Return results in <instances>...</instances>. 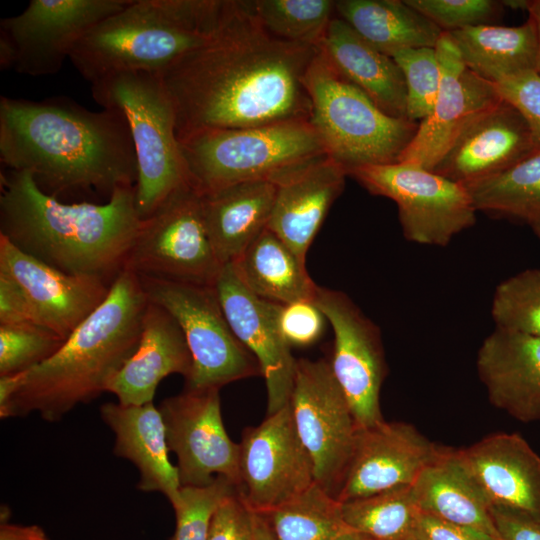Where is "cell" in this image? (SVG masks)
Instances as JSON below:
<instances>
[{"label":"cell","mask_w":540,"mask_h":540,"mask_svg":"<svg viewBox=\"0 0 540 540\" xmlns=\"http://www.w3.org/2000/svg\"><path fill=\"white\" fill-rule=\"evenodd\" d=\"M462 185L477 211L530 225L540 219V150L504 171Z\"/></svg>","instance_id":"836d02e7"},{"label":"cell","mask_w":540,"mask_h":540,"mask_svg":"<svg viewBox=\"0 0 540 540\" xmlns=\"http://www.w3.org/2000/svg\"><path fill=\"white\" fill-rule=\"evenodd\" d=\"M335 13L358 35L386 55L435 48L443 31L405 0H339Z\"/></svg>","instance_id":"4dcf8cb0"},{"label":"cell","mask_w":540,"mask_h":540,"mask_svg":"<svg viewBox=\"0 0 540 540\" xmlns=\"http://www.w3.org/2000/svg\"><path fill=\"white\" fill-rule=\"evenodd\" d=\"M441 449L407 423L383 421L359 429L335 499L342 503L410 486Z\"/></svg>","instance_id":"d6986e66"},{"label":"cell","mask_w":540,"mask_h":540,"mask_svg":"<svg viewBox=\"0 0 540 540\" xmlns=\"http://www.w3.org/2000/svg\"><path fill=\"white\" fill-rule=\"evenodd\" d=\"M476 367L493 406L529 423L540 419V337L495 327Z\"/></svg>","instance_id":"603a6c76"},{"label":"cell","mask_w":540,"mask_h":540,"mask_svg":"<svg viewBox=\"0 0 540 540\" xmlns=\"http://www.w3.org/2000/svg\"><path fill=\"white\" fill-rule=\"evenodd\" d=\"M340 507L348 526L370 540L414 537L422 513L411 485L340 502Z\"/></svg>","instance_id":"e575fe53"},{"label":"cell","mask_w":540,"mask_h":540,"mask_svg":"<svg viewBox=\"0 0 540 540\" xmlns=\"http://www.w3.org/2000/svg\"><path fill=\"white\" fill-rule=\"evenodd\" d=\"M346 170L323 155L278 179L267 228L302 260L330 207L342 193Z\"/></svg>","instance_id":"cb8c5ba5"},{"label":"cell","mask_w":540,"mask_h":540,"mask_svg":"<svg viewBox=\"0 0 540 540\" xmlns=\"http://www.w3.org/2000/svg\"><path fill=\"white\" fill-rule=\"evenodd\" d=\"M407 90L406 118L419 123L431 112L441 83V67L435 48H409L392 56Z\"/></svg>","instance_id":"74e56055"},{"label":"cell","mask_w":540,"mask_h":540,"mask_svg":"<svg viewBox=\"0 0 540 540\" xmlns=\"http://www.w3.org/2000/svg\"><path fill=\"white\" fill-rule=\"evenodd\" d=\"M318 50L270 34L252 1L225 0L210 36L157 73L174 107L178 141L209 129L310 119L303 77Z\"/></svg>","instance_id":"6da1fadb"},{"label":"cell","mask_w":540,"mask_h":540,"mask_svg":"<svg viewBox=\"0 0 540 540\" xmlns=\"http://www.w3.org/2000/svg\"><path fill=\"white\" fill-rule=\"evenodd\" d=\"M529 17L533 20L538 37V58L536 72L540 74V0L530 1L528 9Z\"/></svg>","instance_id":"f907efd6"},{"label":"cell","mask_w":540,"mask_h":540,"mask_svg":"<svg viewBox=\"0 0 540 540\" xmlns=\"http://www.w3.org/2000/svg\"><path fill=\"white\" fill-rule=\"evenodd\" d=\"M310 121L327 156L348 175L354 168L398 162L418 128L416 122L382 111L360 88L318 53L303 77Z\"/></svg>","instance_id":"52a82bcc"},{"label":"cell","mask_w":540,"mask_h":540,"mask_svg":"<svg viewBox=\"0 0 540 540\" xmlns=\"http://www.w3.org/2000/svg\"><path fill=\"white\" fill-rule=\"evenodd\" d=\"M491 317L497 328L540 337V269H526L500 282Z\"/></svg>","instance_id":"8d00e7d4"},{"label":"cell","mask_w":540,"mask_h":540,"mask_svg":"<svg viewBox=\"0 0 540 540\" xmlns=\"http://www.w3.org/2000/svg\"><path fill=\"white\" fill-rule=\"evenodd\" d=\"M417 540H500L484 532L421 513L414 533Z\"/></svg>","instance_id":"7dc6e473"},{"label":"cell","mask_w":540,"mask_h":540,"mask_svg":"<svg viewBox=\"0 0 540 540\" xmlns=\"http://www.w3.org/2000/svg\"><path fill=\"white\" fill-rule=\"evenodd\" d=\"M223 266L206 231L201 193L191 183L142 220L125 265L138 276L207 286Z\"/></svg>","instance_id":"8fae6325"},{"label":"cell","mask_w":540,"mask_h":540,"mask_svg":"<svg viewBox=\"0 0 540 540\" xmlns=\"http://www.w3.org/2000/svg\"><path fill=\"white\" fill-rule=\"evenodd\" d=\"M91 86L99 105L121 111L127 120L138 168L136 209L141 220L146 219L190 183L171 99L157 73H120Z\"/></svg>","instance_id":"ba28073f"},{"label":"cell","mask_w":540,"mask_h":540,"mask_svg":"<svg viewBox=\"0 0 540 540\" xmlns=\"http://www.w3.org/2000/svg\"><path fill=\"white\" fill-rule=\"evenodd\" d=\"M27 371L0 376V417L5 419L8 406L23 385Z\"/></svg>","instance_id":"c3c4849f"},{"label":"cell","mask_w":540,"mask_h":540,"mask_svg":"<svg viewBox=\"0 0 540 540\" xmlns=\"http://www.w3.org/2000/svg\"><path fill=\"white\" fill-rule=\"evenodd\" d=\"M36 323L33 310L22 287L0 271V325Z\"/></svg>","instance_id":"f6af8a7d"},{"label":"cell","mask_w":540,"mask_h":540,"mask_svg":"<svg viewBox=\"0 0 540 540\" xmlns=\"http://www.w3.org/2000/svg\"><path fill=\"white\" fill-rule=\"evenodd\" d=\"M63 342L35 323L0 325V376L32 369L50 358Z\"/></svg>","instance_id":"f35d334b"},{"label":"cell","mask_w":540,"mask_h":540,"mask_svg":"<svg viewBox=\"0 0 540 540\" xmlns=\"http://www.w3.org/2000/svg\"><path fill=\"white\" fill-rule=\"evenodd\" d=\"M192 372V356L181 327L162 306H146L139 344L108 383L106 392L123 405L153 402L162 379L181 374L187 380Z\"/></svg>","instance_id":"d4e9b609"},{"label":"cell","mask_w":540,"mask_h":540,"mask_svg":"<svg viewBox=\"0 0 540 540\" xmlns=\"http://www.w3.org/2000/svg\"><path fill=\"white\" fill-rule=\"evenodd\" d=\"M446 33L466 68L493 84L536 71L538 37L530 17L520 26L487 24Z\"/></svg>","instance_id":"f546056e"},{"label":"cell","mask_w":540,"mask_h":540,"mask_svg":"<svg viewBox=\"0 0 540 540\" xmlns=\"http://www.w3.org/2000/svg\"><path fill=\"white\" fill-rule=\"evenodd\" d=\"M0 160L28 171L45 193L97 191L108 198L135 186L138 168L123 113L91 111L67 97L0 98Z\"/></svg>","instance_id":"7a4b0ae2"},{"label":"cell","mask_w":540,"mask_h":540,"mask_svg":"<svg viewBox=\"0 0 540 540\" xmlns=\"http://www.w3.org/2000/svg\"><path fill=\"white\" fill-rule=\"evenodd\" d=\"M263 27L278 39L318 47L335 13L332 0H254Z\"/></svg>","instance_id":"d590c367"},{"label":"cell","mask_w":540,"mask_h":540,"mask_svg":"<svg viewBox=\"0 0 540 540\" xmlns=\"http://www.w3.org/2000/svg\"><path fill=\"white\" fill-rule=\"evenodd\" d=\"M276 188L272 180H253L201 193L206 231L222 265L234 262L267 228Z\"/></svg>","instance_id":"83f0119b"},{"label":"cell","mask_w":540,"mask_h":540,"mask_svg":"<svg viewBox=\"0 0 540 540\" xmlns=\"http://www.w3.org/2000/svg\"><path fill=\"white\" fill-rule=\"evenodd\" d=\"M318 49L342 77L360 88L382 111L406 118V84L391 56L364 40L338 16L330 21Z\"/></svg>","instance_id":"4316f807"},{"label":"cell","mask_w":540,"mask_h":540,"mask_svg":"<svg viewBox=\"0 0 540 540\" xmlns=\"http://www.w3.org/2000/svg\"><path fill=\"white\" fill-rule=\"evenodd\" d=\"M435 50L441 67L438 95L398 159L428 170L476 118L502 100L495 84L466 68L448 33L443 32Z\"/></svg>","instance_id":"e0dca14e"},{"label":"cell","mask_w":540,"mask_h":540,"mask_svg":"<svg viewBox=\"0 0 540 540\" xmlns=\"http://www.w3.org/2000/svg\"><path fill=\"white\" fill-rule=\"evenodd\" d=\"M411 487L423 513L500 539L490 505L463 464L458 450L442 448Z\"/></svg>","instance_id":"f1b7e54d"},{"label":"cell","mask_w":540,"mask_h":540,"mask_svg":"<svg viewBox=\"0 0 540 540\" xmlns=\"http://www.w3.org/2000/svg\"><path fill=\"white\" fill-rule=\"evenodd\" d=\"M214 288L233 333L259 364L267 388V415L273 414L290 403L297 364L278 328L279 303L253 294L232 263L222 267Z\"/></svg>","instance_id":"ac0fdd59"},{"label":"cell","mask_w":540,"mask_h":540,"mask_svg":"<svg viewBox=\"0 0 540 540\" xmlns=\"http://www.w3.org/2000/svg\"><path fill=\"white\" fill-rule=\"evenodd\" d=\"M139 279L147 299L165 308L183 331L192 356L185 389H220L261 373L255 357L233 333L214 286Z\"/></svg>","instance_id":"9c48e42d"},{"label":"cell","mask_w":540,"mask_h":540,"mask_svg":"<svg viewBox=\"0 0 540 540\" xmlns=\"http://www.w3.org/2000/svg\"><path fill=\"white\" fill-rule=\"evenodd\" d=\"M232 265L243 284L259 298L279 304L314 300L318 285L305 262L268 228Z\"/></svg>","instance_id":"1f68e13d"},{"label":"cell","mask_w":540,"mask_h":540,"mask_svg":"<svg viewBox=\"0 0 540 540\" xmlns=\"http://www.w3.org/2000/svg\"><path fill=\"white\" fill-rule=\"evenodd\" d=\"M348 175L371 194L396 203L410 242L444 247L476 222L478 211L464 185L416 164L367 165Z\"/></svg>","instance_id":"30bf717a"},{"label":"cell","mask_w":540,"mask_h":540,"mask_svg":"<svg viewBox=\"0 0 540 540\" xmlns=\"http://www.w3.org/2000/svg\"><path fill=\"white\" fill-rule=\"evenodd\" d=\"M100 416L115 435L114 454L137 467V488L160 492L173 506L182 486L177 467L168 457L166 429L159 408L153 402L144 405L108 402L100 407Z\"/></svg>","instance_id":"484cf974"},{"label":"cell","mask_w":540,"mask_h":540,"mask_svg":"<svg viewBox=\"0 0 540 540\" xmlns=\"http://www.w3.org/2000/svg\"><path fill=\"white\" fill-rule=\"evenodd\" d=\"M237 488L223 477L204 487H182L172 506L176 528L172 540H208L212 516L221 501Z\"/></svg>","instance_id":"ab89813d"},{"label":"cell","mask_w":540,"mask_h":540,"mask_svg":"<svg viewBox=\"0 0 540 540\" xmlns=\"http://www.w3.org/2000/svg\"><path fill=\"white\" fill-rule=\"evenodd\" d=\"M535 151L526 120L502 99L461 133L432 171L465 184L504 171Z\"/></svg>","instance_id":"44dd1931"},{"label":"cell","mask_w":540,"mask_h":540,"mask_svg":"<svg viewBox=\"0 0 540 540\" xmlns=\"http://www.w3.org/2000/svg\"><path fill=\"white\" fill-rule=\"evenodd\" d=\"M190 183L207 193L272 180L327 155L310 119L236 129H209L179 141Z\"/></svg>","instance_id":"8992f818"},{"label":"cell","mask_w":540,"mask_h":540,"mask_svg":"<svg viewBox=\"0 0 540 540\" xmlns=\"http://www.w3.org/2000/svg\"><path fill=\"white\" fill-rule=\"evenodd\" d=\"M326 321L325 315L313 301L278 306V328L290 347L315 343L322 336Z\"/></svg>","instance_id":"b9f144b4"},{"label":"cell","mask_w":540,"mask_h":540,"mask_svg":"<svg viewBox=\"0 0 540 540\" xmlns=\"http://www.w3.org/2000/svg\"><path fill=\"white\" fill-rule=\"evenodd\" d=\"M218 388L189 390L159 405L169 451L177 457L182 487H204L217 477L239 487L240 445L223 424Z\"/></svg>","instance_id":"2e32d148"},{"label":"cell","mask_w":540,"mask_h":540,"mask_svg":"<svg viewBox=\"0 0 540 540\" xmlns=\"http://www.w3.org/2000/svg\"><path fill=\"white\" fill-rule=\"evenodd\" d=\"M141 222L135 186L115 190L104 204H70L41 190L28 171L1 174L0 235L64 273L112 284Z\"/></svg>","instance_id":"3957f363"},{"label":"cell","mask_w":540,"mask_h":540,"mask_svg":"<svg viewBox=\"0 0 540 540\" xmlns=\"http://www.w3.org/2000/svg\"><path fill=\"white\" fill-rule=\"evenodd\" d=\"M224 3L131 0L91 28L69 59L91 84L120 73H160L210 36Z\"/></svg>","instance_id":"5b68a950"},{"label":"cell","mask_w":540,"mask_h":540,"mask_svg":"<svg viewBox=\"0 0 540 540\" xmlns=\"http://www.w3.org/2000/svg\"><path fill=\"white\" fill-rule=\"evenodd\" d=\"M443 32L493 24L502 12L494 0H405Z\"/></svg>","instance_id":"60d3db41"},{"label":"cell","mask_w":540,"mask_h":540,"mask_svg":"<svg viewBox=\"0 0 540 540\" xmlns=\"http://www.w3.org/2000/svg\"><path fill=\"white\" fill-rule=\"evenodd\" d=\"M0 540H49L45 531L37 525H15L2 523Z\"/></svg>","instance_id":"681fc988"},{"label":"cell","mask_w":540,"mask_h":540,"mask_svg":"<svg viewBox=\"0 0 540 540\" xmlns=\"http://www.w3.org/2000/svg\"><path fill=\"white\" fill-rule=\"evenodd\" d=\"M530 1L527 0H503L501 1V4L503 7H509L513 9H523L527 10L529 6Z\"/></svg>","instance_id":"f5cc1de1"},{"label":"cell","mask_w":540,"mask_h":540,"mask_svg":"<svg viewBox=\"0 0 540 540\" xmlns=\"http://www.w3.org/2000/svg\"><path fill=\"white\" fill-rule=\"evenodd\" d=\"M238 491L262 514L303 494L315 482L314 465L293 422L290 404L243 431Z\"/></svg>","instance_id":"4fadbf2b"},{"label":"cell","mask_w":540,"mask_h":540,"mask_svg":"<svg viewBox=\"0 0 540 540\" xmlns=\"http://www.w3.org/2000/svg\"><path fill=\"white\" fill-rule=\"evenodd\" d=\"M530 226H531L533 232L535 233V235L540 240V219L533 222L532 224H530Z\"/></svg>","instance_id":"db71d44e"},{"label":"cell","mask_w":540,"mask_h":540,"mask_svg":"<svg viewBox=\"0 0 540 540\" xmlns=\"http://www.w3.org/2000/svg\"><path fill=\"white\" fill-rule=\"evenodd\" d=\"M147 304L139 276L125 267L103 303L50 358L27 371L5 419L38 412L55 422L106 392L139 344Z\"/></svg>","instance_id":"277c9868"},{"label":"cell","mask_w":540,"mask_h":540,"mask_svg":"<svg viewBox=\"0 0 540 540\" xmlns=\"http://www.w3.org/2000/svg\"><path fill=\"white\" fill-rule=\"evenodd\" d=\"M406 540H417L415 537L408 538Z\"/></svg>","instance_id":"11a10c76"},{"label":"cell","mask_w":540,"mask_h":540,"mask_svg":"<svg viewBox=\"0 0 540 540\" xmlns=\"http://www.w3.org/2000/svg\"><path fill=\"white\" fill-rule=\"evenodd\" d=\"M131 0H31L18 15L0 21V40L13 51V69L29 76L53 75L96 24Z\"/></svg>","instance_id":"9a60e30c"},{"label":"cell","mask_w":540,"mask_h":540,"mask_svg":"<svg viewBox=\"0 0 540 540\" xmlns=\"http://www.w3.org/2000/svg\"><path fill=\"white\" fill-rule=\"evenodd\" d=\"M255 540H272L262 518L256 513H255Z\"/></svg>","instance_id":"816d5d0a"},{"label":"cell","mask_w":540,"mask_h":540,"mask_svg":"<svg viewBox=\"0 0 540 540\" xmlns=\"http://www.w3.org/2000/svg\"><path fill=\"white\" fill-rule=\"evenodd\" d=\"M490 507L540 518V457L517 433H496L458 450Z\"/></svg>","instance_id":"7402d4cb"},{"label":"cell","mask_w":540,"mask_h":540,"mask_svg":"<svg viewBox=\"0 0 540 540\" xmlns=\"http://www.w3.org/2000/svg\"><path fill=\"white\" fill-rule=\"evenodd\" d=\"M501 98L524 117L540 150V74L534 70L511 76L497 84Z\"/></svg>","instance_id":"7bdbcfd3"},{"label":"cell","mask_w":540,"mask_h":540,"mask_svg":"<svg viewBox=\"0 0 540 540\" xmlns=\"http://www.w3.org/2000/svg\"><path fill=\"white\" fill-rule=\"evenodd\" d=\"M208 540H255V513L244 503L238 488L216 508Z\"/></svg>","instance_id":"ee69618b"},{"label":"cell","mask_w":540,"mask_h":540,"mask_svg":"<svg viewBox=\"0 0 540 540\" xmlns=\"http://www.w3.org/2000/svg\"><path fill=\"white\" fill-rule=\"evenodd\" d=\"M258 515L272 540H370L348 526L340 502L316 483L288 503Z\"/></svg>","instance_id":"d6a6232c"},{"label":"cell","mask_w":540,"mask_h":540,"mask_svg":"<svg viewBox=\"0 0 540 540\" xmlns=\"http://www.w3.org/2000/svg\"><path fill=\"white\" fill-rule=\"evenodd\" d=\"M313 302L332 326L330 367L358 428L383 422L380 391L386 363L379 327L341 291L318 286Z\"/></svg>","instance_id":"5bb4252c"},{"label":"cell","mask_w":540,"mask_h":540,"mask_svg":"<svg viewBox=\"0 0 540 540\" xmlns=\"http://www.w3.org/2000/svg\"><path fill=\"white\" fill-rule=\"evenodd\" d=\"M0 271L24 290L35 321L64 341L106 299L111 284L64 273L18 249L0 235Z\"/></svg>","instance_id":"ffe728a7"},{"label":"cell","mask_w":540,"mask_h":540,"mask_svg":"<svg viewBox=\"0 0 540 540\" xmlns=\"http://www.w3.org/2000/svg\"><path fill=\"white\" fill-rule=\"evenodd\" d=\"M289 404L296 431L313 462L315 482L336 498L359 428L328 361L297 360Z\"/></svg>","instance_id":"7c38bea8"},{"label":"cell","mask_w":540,"mask_h":540,"mask_svg":"<svg viewBox=\"0 0 540 540\" xmlns=\"http://www.w3.org/2000/svg\"><path fill=\"white\" fill-rule=\"evenodd\" d=\"M500 540H540V518L501 507H490Z\"/></svg>","instance_id":"bcb514c9"}]
</instances>
